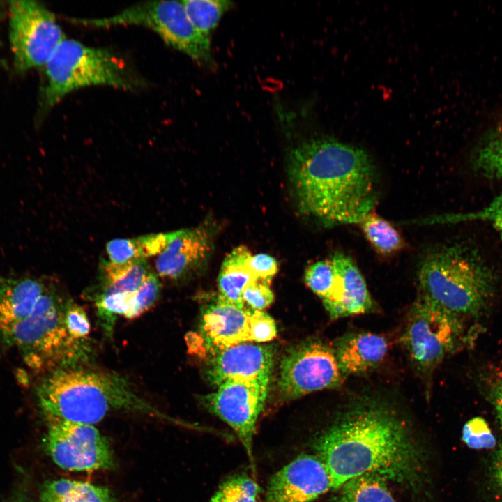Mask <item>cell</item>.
<instances>
[{
	"instance_id": "10",
	"label": "cell",
	"mask_w": 502,
	"mask_h": 502,
	"mask_svg": "<svg viewBox=\"0 0 502 502\" xmlns=\"http://www.w3.org/2000/svg\"><path fill=\"white\" fill-rule=\"evenodd\" d=\"M45 446L54 463L70 471L112 469L114 459L107 439L92 425L48 420Z\"/></svg>"
},
{
	"instance_id": "37",
	"label": "cell",
	"mask_w": 502,
	"mask_h": 502,
	"mask_svg": "<svg viewBox=\"0 0 502 502\" xmlns=\"http://www.w3.org/2000/svg\"><path fill=\"white\" fill-rule=\"evenodd\" d=\"M487 396L497 420L502 427V370L496 371L486 379Z\"/></svg>"
},
{
	"instance_id": "2",
	"label": "cell",
	"mask_w": 502,
	"mask_h": 502,
	"mask_svg": "<svg viewBox=\"0 0 502 502\" xmlns=\"http://www.w3.org/2000/svg\"><path fill=\"white\" fill-rule=\"evenodd\" d=\"M314 447L333 489L367 473L401 477L414 459L403 422L374 400L353 406L318 438Z\"/></svg>"
},
{
	"instance_id": "16",
	"label": "cell",
	"mask_w": 502,
	"mask_h": 502,
	"mask_svg": "<svg viewBox=\"0 0 502 502\" xmlns=\"http://www.w3.org/2000/svg\"><path fill=\"white\" fill-rule=\"evenodd\" d=\"M50 283L28 275H0V336L33 314Z\"/></svg>"
},
{
	"instance_id": "36",
	"label": "cell",
	"mask_w": 502,
	"mask_h": 502,
	"mask_svg": "<svg viewBox=\"0 0 502 502\" xmlns=\"http://www.w3.org/2000/svg\"><path fill=\"white\" fill-rule=\"evenodd\" d=\"M247 266L256 280L271 281L278 271V262L275 257L264 253L251 254Z\"/></svg>"
},
{
	"instance_id": "1",
	"label": "cell",
	"mask_w": 502,
	"mask_h": 502,
	"mask_svg": "<svg viewBox=\"0 0 502 502\" xmlns=\"http://www.w3.org/2000/svg\"><path fill=\"white\" fill-rule=\"evenodd\" d=\"M287 169L301 212L324 226L358 224L378 203L377 170L360 146L307 139L289 151Z\"/></svg>"
},
{
	"instance_id": "28",
	"label": "cell",
	"mask_w": 502,
	"mask_h": 502,
	"mask_svg": "<svg viewBox=\"0 0 502 502\" xmlns=\"http://www.w3.org/2000/svg\"><path fill=\"white\" fill-rule=\"evenodd\" d=\"M471 221L489 223L502 238V192L486 206L478 211L441 215L432 218L429 222L457 223Z\"/></svg>"
},
{
	"instance_id": "15",
	"label": "cell",
	"mask_w": 502,
	"mask_h": 502,
	"mask_svg": "<svg viewBox=\"0 0 502 502\" xmlns=\"http://www.w3.org/2000/svg\"><path fill=\"white\" fill-rule=\"evenodd\" d=\"M165 249L155 259L157 274L177 279L201 262L211 251L210 235L205 228L181 229L167 233Z\"/></svg>"
},
{
	"instance_id": "34",
	"label": "cell",
	"mask_w": 502,
	"mask_h": 502,
	"mask_svg": "<svg viewBox=\"0 0 502 502\" xmlns=\"http://www.w3.org/2000/svg\"><path fill=\"white\" fill-rule=\"evenodd\" d=\"M106 250L110 262L114 264H123L144 259L137 238L112 240L107 243Z\"/></svg>"
},
{
	"instance_id": "13",
	"label": "cell",
	"mask_w": 502,
	"mask_h": 502,
	"mask_svg": "<svg viewBox=\"0 0 502 502\" xmlns=\"http://www.w3.org/2000/svg\"><path fill=\"white\" fill-rule=\"evenodd\" d=\"M273 348L242 342L214 352L206 376L216 386L227 381L268 386L273 365Z\"/></svg>"
},
{
	"instance_id": "11",
	"label": "cell",
	"mask_w": 502,
	"mask_h": 502,
	"mask_svg": "<svg viewBox=\"0 0 502 502\" xmlns=\"http://www.w3.org/2000/svg\"><path fill=\"white\" fill-rule=\"evenodd\" d=\"M342 374L333 348L320 340H311L291 348L283 357L278 386L288 399L342 385Z\"/></svg>"
},
{
	"instance_id": "5",
	"label": "cell",
	"mask_w": 502,
	"mask_h": 502,
	"mask_svg": "<svg viewBox=\"0 0 502 502\" xmlns=\"http://www.w3.org/2000/svg\"><path fill=\"white\" fill-rule=\"evenodd\" d=\"M44 105L51 108L68 93L91 86L134 91L140 81L109 50L65 38L45 65Z\"/></svg>"
},
{
	"instance_id": "39",
	"label": "cell",
	"mask_w": 502,
	"mask_h": 502,
	"mask_svg": "<svg viewBox=\"0 0 502 502\" xmlns=\"http://www.w3.org/2000/svg\"><path fill=\"white\" fill-rule=\"evenodd\" d=\"M490 476L494 485L502 494V442L499 443L492 457Z\"/></svg>"
},
{
	"instance_id": "21",
	"label": "cell",
	"mask_w": 502,
	"mask_h": 502,
	"mask_svg": "<svg viewBox=\"0 0 502 502\" xmlns=\"http://www.w3.org/2000/svg\"><path fill=\"white\" fill-rule=\"evenodd\" d=\"M252 254L245 245L234 248L225 257L218 277V299L244 307L243 293L255 277L247 266Z\"/></svg>"
},
{
	"instance_id": "31",
	"label": "cell",
	"mask_w": 502,
	"mask_h": 502,
	"mask_svg": "<svg viewBox=\"0 0 502 502\" xmlns=\"http://www.w3.org/2000/svg\"><path fill=\"white\" fill-rule=\"evenodd\" d=\"M462 439L469 448L475 450L492 449L496 439L488 423L482 417H474L463 426Z\"/></svg>"
},
{
	"instance_id": "6",
	"label": "cell",
	"mask_w": 502,
	"mask_h": 502,
	"mask_svg": "<svg viewBox=\"0 0 502 502\" xmlns=\"http://www.w3.org/2000/svg\"><path fill=\"white\" fill-rule=\"evenodd\" d=\"M65 299L50 283L33 314L0 336L39 365L56 368L82 365L91 356L89 341H79L68 333L64 321Z\"/></svg>"
},
{
	"instance_id": "33",
	"label": "cell",
	"mask_w": 502,
	"mask_h": 502,
	"mask_svg": "<svg viewBox=\"0 0 502 502\" xmlns=\"http://www.w3.org/2000/svg\"><path fill=\"white\" fill-rule=\"evenodd\" d=\"M274 295L270 288V282L256 280L248 284L243 293L245 304L252 311H262L273 301Z\"/></svg>"
},
{
	"instance_id": "29",
	"label": "cell",
	"mask_w": 502,
	"mask_h": 502,
	"mask_svg": "<svg viewBox=\"0 0 502 502\" xmlns=\"http://www.w3.org/2000/svg\"><path fill=\"white\" fill-rule=\"evenodd\" d=\"M224 502H257L261 492L258 484L246 474L234 475L219 488Z\"/></svg>"
},
{
	"instance_id": "8",
	"label": "cell",
	"mask_w": 502,
	"mask_h": 502,
	"mask_svg": "<svg viewBox=\"0 0 502 502\" xmlns=\"http://www.w3.org/2000/svg\"><path fill=\"white\" fill-rule=\"evenodd\" d=\"M462 332L460 318L418 296L401 342L416 372L429 383L437 366L457 346Z\"/></svg>"
},
{
	"instance_id": "35",
	"label": "cell",
	"mask_w": 502,
	"mask_h": 502,
	"mask_svg": "<svg viewBox=\"0 0 502 502\" xmlns=\"http://www.w3.org/2000/svg\"><path fill=\"white\" fill-rule=\"evenodd\" d=\"M277 328L273 318L263 311H252L249 319L250 342H265L274 339Z\"/></svg>"
},
{
	"instance_id": "9",
	"label": "cell",
	"mask_w": 502,
	"mask_h": 502,
	"mask_svg": "<svg viewBox=\"0 0 502 502\" xmlns=\"http://www.w3.org/2000/svg\"><path fill=\"white\" fill-rule=\"evenodd\" d=\"M10 40L20 71L45 66L66 38L54 15L39 2L11 1Z\"/></svg>"
},
{
	"instance_id": "38",
	"label": "cell",
	"mask_w": 502,
	"mask_h": 502,
	"mask_svg": "<svg viewBox=\"0 0 502 502\" xmlns=\"http://www.w3.org/2000/svg\"><path fill=\"white\" fill-rule=\"evenodd\" d=\"M142 257L158 255L165 249L167 242V234H155L137 238Z\"/></svg>"
},
{
	"instance_id": "4",
	"label": "cell",
	"mask_w": 502,
	"mask_h": 502,
	"mask_svg": "<svg viewBox=\"0 0 502 502\" xmlns=\"http://www.w3.org/2000/svg\"><path fill=\"white\" fill-rule=\"evenodd\" d=\"M418 296L459 318L476 316L494 294L496 277L479 252L462 244L430 252L418 272Z\"/></svg>"
},
{
	"instance_id": "27",
	"label": "cell",
	"mask_w": 502,
	"mask_h": 502,
	"mask_svg": "<svg viewBox=\"0 0 502 502\" xmlns=\"http://www.w3.org/2000/svg\"><path fill=\"white\" fill-rule=\"evenodd\" d=\"M305 281L307 287L328 305L333 298L338 273L331 257L310 264L305 272Z\"/></svg>"
},
{
	"instance_id": "25",
	"label": "cell",
	"mask_w": 502,
	"mask_h": 502,
	"mask_svg": "<svg viewBox=\"0 0 502 502\" xmlns=\"http://www.w3.org/2000/svg\"><path fill=\"white\" fill-rule=\"evenodd\" d=\"M186 14L192 25L209 36L223 14L233 6L227 0H183Z\"/></svg>"
},
{
	"instance_id": "30",
	"label": "cell",
	"mask_w": 502,
	"mask_h": 502,
	"mask_svg": "<svg viewBox=\"0 0 502 502\" xmlns=\"http://www.w3.org/2000/svg\"><path fill=\"white\" fill-rule=\"evenodd\" d=\"M161 284L156 274L151 272L135 292L123 317L135 319L149 310L160 296Z\"/></svg>"
},
{
	"instance_id": "32",
	"label": "cell",
	"mask_w": 502,
	"mask_h": 502,
	"mask_svg": "<svg viewBox=\"0 0 502 502\" xmlns=\"http://www.w3.org/2000/svg\"><path fill=\"white\" fill-rule=\"evenodd\" d=\"M64 321L70 335L79 341H89L91 324L84 310L68 299L64 312Z\"/></svg>"
},
{
	"instance_id": "14",
	"label": "cell",
	"mask_w": 502,
	"mask_h": 502,
	"mask_svg": "<svg viewBox=\"0 0 502 502\" xmlns=\"http://www.w3.org/2000/svg\"><path fill=\"white\" fill-rule=\"evenodd\" d=\"M330 489L328 473L319 457L301 454L272 476L265 502H312Z\"/></svg>"
},
{
	"instance_id": "26",
	"label": "cell",
	"mask_w": 502,
	"mask_h": 502,
	"mask_svg": "<svg viewBox=\"0 0 502 502\" xmlns=\"http://www.w3.org/2000/svg\"><path fill=\"white\" fill-rule=\"evenodd\" d=\"M471 163L484 176L502 179V126L478 145Z\"/></svg>"
},
{
	"instance_id": "18",
	"label": "cell",
	"mask_w": 502,
	"mask_h": 502,
	"mask_svg": "<svg viewBox=\"0 0 502 502\" xmlns=\"http://www.w3.org/2000/svg\"><path fill=\"white\" fill-rule=\"evenodd\" d=\"M339 368L345 377L376 367L387 354L386 339L370 332H355L340 337L333 346Z\"/></svg>"
},
{
	"instance_id": "19",
	"label": "cell",
	"mask_w": 502,
	"mask_h": 502,
	"mask_svg": "<svg viewBox=\"0 0 502 502\" xmlns=\"http://www.w3.org/2000/svg\"><path fill=\"white\" fill-rule=\"evenodd\" d=\"M330 257L340 277L338 300L332 319L373 312L374 301L355 261L342 252H336Z\"/></svg>"
},
{
	"instance_id": "41",
	"label": "cell",
	"mask_w": 502,
	"mask_h": 502,
	"mask_svg": "<svg viewBox=\"0 0 502 502\" xmlns=\"http://www.w3.org/2000/svg\"><path fill=\"white\" fill-rule=\"evenodd\" d=\"M13 502H30L27 498H25L24 496H20L17 498Z\"/></svg>"
},
{
	"instance_id": "3",
	"label": "cell",
	"mask_w": 502,
	"mask_h": 502,
	"mask_svg": "<svg viewBox=\"0 0 502 502\" xmlns=\"http://www.w3.org/2000/svg\"><path fill=\"white\" fill-rule=\"evenodd\" d=\"M37 397L47 420L93 425L110 413L123 411L179 423L141 397L119 374L82 365L54 369L40 382Z\"/></svg>"
},
{
	"instance_id": "7",
	"label": "cell",
	"mask_w": 502,
	"mask_h": 502,
	"mask_svg": "<svg viewBox=\"0 0 502 502\" xmlns=\"http://www.w3.org/2000/svg\"><path fill=\"white\" fill-rule=\"evenodd\" d=\"M72 23L95 28L139 26L157 33L169 46L201 65L213 62L210 37L200 33L178 1L138 3L109 17L70 19Z\"/></svg>"
},
{
	"instance_id": "12",
	"label": "cell",
	"mask_w": 502,
	"mask_h": 502,
	"mask_svg": "<svg viewBox=\"0 0 502 502\" xmlns=\"http://www.w3.org/2000/svg\"><path fill=\"white\" fill-rule=\"evenodd\" d=\"M268 386L227 381L204 397L211 412L236 432L252 462V442L257 419L264 409Z\"/></svg>"
},
{
	"instance_id": "40",
	"label": "cell",
	"mask_w": 502,
	"mask_h": 502,
	"mask_svg": "<svg viewBox=\"0 0 502 502\" xmlns=\"http://www.w3.org/2000/svg\"><path fill=\"white\" fill-rule=\"evenodd\" d=\"M210 502H224L222 495L219 489L213 496Z\"/></svg>"
},
{
	"instance_id": "22",
	"label": "cell",
	"mask_w": 502,
	"mask_h": 502,
	"mask_svg": "<svg viewBox=\"0 0 502 502\" xmlns=\"http://www.w3.org/2000/svg\"><path fill=\"white\" fill-rule=\"evenodd\" d=\"M40 502H117L107 487L60 478L44 485Z\"/></svg>"
},
{
	"instance_id": "20",
	"label": "cell",
	"mask_w": 502,
	"mask_h": 502,
	"mask_svg": "<svg viewBox=\"0 0 502 502\" xmlns=\"http://www.w3.org/2000/svg\"><path fill=\"white\" fill-rule=\"evenodd\" d=\"M151 273L145 259L123 264L102 263L99 283L90 294L92 301L101 297L124 293H134Z\"/></svg>"
},
{
	"instance_id": "24",
	"label": "cell",
	"mask_w": 502,
	"mask_h": 502,
	"mask_svg": "<svg viewBox=\"0 0 502 502\" xmlns=\"http://www.w3.org/2000/svg\"><path fill=\"white\" fill-rule=\"evenodd\" d=\"M342 502H395L381 476L367 473L342 487Z\"/></svg>"
},
{
	"instance_id": "23",
	"label": "cell",
	"mask_w": 502,
	"mask_h": 502,
	"mask_svg": "<svg viewBox=\"0 0 502 502\" xmlns=\"http://www.w3.org/2000/svg\"><path fill=\"white\" fill-rule=\"evenodd\" d=\"M358 225L370 245L380 257H393L406 247L404 238L395 225L373 212Z\"/></svg>"
},
{
	"instance_id": "17",
	"label": "cell",
	"mask_w": 502,
	"mask_h": 502,
	"mask_svg": "<svg viewBox=\"0 0 502 502\" xmlns=\"http://www.w3.org/2000/svg\"><path fill=\"white\" fill-rule=\"evenodd\" d=\"M252 310L217 299L202 316L201 335L214 352L250 342L249 319ZM213 352V353H214Z\"/></svg>"
}]
</instances>
